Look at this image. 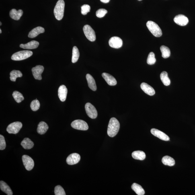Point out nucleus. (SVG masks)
I'll use <instances>...</instances> for the list:
<instances>
[{"label":"nucleus","mask_w":195,"mask_h":195,"mask_svg":"<svg viewBox=\"0 0 195 195\" xmlns=\"http://www.w3.org/2000/svg\"><path fill=\"white\" fill-rule=\"evenodd\" d=\"M102 76L109 85L115 86L117 84V81L115 78L112 75L106 73L102 74Z\"/></svg>","instance_id":"obj_17"},{"label":"nucleus","mask_w":195,"mask_h":195,"mask_svg":"<svg viewBox=\"0 0 195 195\" xmlns=\"http://www.w3.org/2000/svg\"><path fill=\"white\" fill-rule=\"evenodd\" d=\"M40 103L37 99L33 101L30 104V107L32 110L34 112L38 110L40 107Z\"/></svg>","instance_id":"obj_34"},{"label":"nucleus","mask_w":195,"mask_h":195,"mask_svg":"<svg viewBox=\"0 0 195 195\" xmlns=\"http://www.w3.org/2000/svg\"><path fill=\"white\" fill-rule=\"evenodd\" d=\"M132 157L134 159L142 161L145 159L146 155L143 151H136L133 152Z\"/></svg>","instance_id":"obj_25"},{"label":"nucleus","mask_w":195,"mask_h":195,"mask_svg":"<svg viewBox=\"0 0 195 195\" xmlns=\"http://www.w3.org/2000/svg\"><path fill=\"white\" fill-rule=\"evenodd\" d=\"M0 23H1V25H2V23H1V22H0Z\"/></svg>","instance_id":"obj_42"},{"label":"nucleus","mask_w":195,"mask_h":195,"mask_svg":"<svg viewBox=\"0 0 195 195\" xmlns=\"http://www.w3.org/2000/svg\"><path fill=\"white\" fill-rule=\"evenodd\" d=\"M71 126L72 127L77 130H87L89 129L87 123L81 120H74L72 122Z\"/></svg>","instance_id":"obj_7"},{"label":"nucleus","mask_w":195,"mask_h":195,"mask_svg":"<svg viewBox=\"0 0 195 195\" xmlns=\"http://www.w3.org/2000/svg\"><path fill=\"white\" fill-rule=\"evenodd\" d=\"M33 54L30 51H21L13 54L11 56V59L15 61H20L30 57Z\"/></svg>","instance_id":"obj_4"},{"label":"nucleus","mask_w":195,"mask_h":195,"mask_svg":"<svg viewBox=\"0 0 195 195\" xmlns=\"http://www.w3.org/2000/svg\"><path fill=\"white\" fill-rule=\"evenodd\" d=\"M80 53L79 49L76 46H74L73 50L72 62L73 63H75L79 59Z\"/></svg>","instance_id":"obj_31"},{"label":"nucleus","mask_w":195,"mask_h":195,"mask_svg":"<svg viewBox=\"0 0 195 195\" xmlns=\"http://www.w3.org/2000/svg\"><path fill=\"white\" fill-rule=\"evenodd\" d=\"M21 145L25 149H30L34 147V144L29 138H25L21 142Z\"/></svg>","instance_id":"obj_24"},{"label":"nucleus","mask_w":195,"mask_h":195,"mask_svg":"<svg viewBox=\"0 0 195 195\" xmlns=\"http://www.w3.org/2000/svg\"><path fill=\"white\" fill-rule=\"evenodd\" d=\"M68 90L65 85L60 86L58 89V97L62 102H64L67 98Z\"/></svg>","instance_id":"obj_15"},{"label":"nucleus","mask_w":195,"mask_h":195,"mask_svg":"<svg viewBox=\"0 0 195 195\" xmlns=\"http://www.w3.org/2000/svg\"><path fill=\"white\" fill-rule=\"evenodd\" d=\"M81 12L82 14L85 15L87 14V13L90 11V7L87 5H84L81 7Z\"/></svg>","instance_id":"obj_36"},{"label":"nucleus","mask_w":195,"mask_h":195,"mask_svg":"<svg viewBox=\"0 0 195 195\" xmlns=\"http://www.w3.org/2000/svg\"><path fill=\"white\" fill-rule=\"evenodd\" d=\"M23 164L25 168L28 171H30L34 168V161L29 156L24 155L22 157Z\"/></svg>","instance_id":"obj_9"},{"label":"nucleus","mask_w":195,"mask_h":195,"mask_svg":"<svg viewBox=\"0 0 195 195\" xmlns=\"http://www.w3.org/2000/svg\"><path fill=\"white\" fill-rule=\"evenodd\" d=\"M160 78L162 82L166 86H168L170 84V80L169 79L168 77V75L166 72H163L161 74Z\"/></svg>","instance_id":"obj_27"},{"label":"nucleus","mask_w":195,"mask_h":195,"mask_svg":"<svg viewBox=\"0 0 195 195\" xmlns=\"http://www.w3.org/2000/svg\"><path fill=\"white\" fill-rule=\"evenodd\" d=\"M85 109L87 114L90 118L94 119L98 116L97 111L94 106L90 103H87L85 105Z\"/></svg>","instance_id":"obj_8"},{"label":"nucleus","mask_w":195,"mask_h":195,"mask_svg":"<svg viewBox=\"0 0 195 195\" xmlns=\"http://www.w3.org/2000/svg\"><path fill=\"white\" fill-rule=\"evenodd\" d=\"M22 123L20 122H13L7 126V131L9 134H17L22 128Z\"/></svg>","instance_id":"obj_6"},{"label":"nucleus","mask_w":195,"mask_h":195,"mask_svg":"<svg viewBox=\"0 0 195 195\" xmlns=\"http://www.w3.org/2000/svg\"><path fill=\"white\" fill-rule=\"evenodd\" d=\"M44 68L42 66L38 65L32 68V71L33 75L35 79L38 80H41L42 77L41 74L43 72Z\"/></svg>","instance_id":"obj_11"},{"label":"nucleus","mask_w":195,"mask_h":195,"mask_svg":"<svg viewBox=\"0 0 195 195\" xmlns=\"http://www.w3.org/2000/svg\"><path fill=\"white\" fill-rule=\"evenodd\" d=\"M12 96L17 103H20L24 100V97L23 94L18 91H14L13 93Z\"/></svg>","instance_id":"obj_32"},{"label":"nucleus","mask_w":195,"mask_h":195,"mask_svg":"<svg viewBox=\"0 0 195 195\" xmlns=\"http://www.w3.org/2000/svg\"><path fill=\"white\" fill-rule=\"evenodd\" d=\"M83 31L85 36L89 41L93 42L96 40V35L94 31L90 25H85L83 27Z\"/></svg>","instance_id":"obj_5"},{"label":"nucleus","mask_w":195,"mask_h":195,"mask_svg":"<svg viewBox=\"0 0 195 195\" xmlns=\"http://www.w3.org/2000/svg\"><path fill=\"white\" fill-rule=\"evenodd\" d=\"M107 11L105 9H100L98 10L96 12V16L99 18H102L106 15Z\"/></svg>","instance_id":"obj_37"},{"label":"nucleus","mask_w":195,"mask_h":195,"mask_svg":"<svg viewBox=\"0 0 195 195\" xmlns=\"http://www.w3.org/2000/svg\"><path fill=\"white\" fill-rule=\"evenodd\" d=\"M80 156L77 153H73L68 156L66 162L68 165H73L76 164L80 160Z\"/></svg>","instance_id":"obj_12"},{"label":"nucleus","mask_w":195,"mask_h":195,"mask_svg":"<svg viewBox=\"0 0 195 195\" xmlns=\"http://www.w3.org/2000/svg\"><path fill=\"white\" fill-rule=\"evenodd\" d=\"M108 43L111 47L115 48H121L123 44L122 39L118 37H112L109 40Z\"/></svg>","instance_id":"obj_10"},{"label":"nucleus","mask_w":195,"mask_h":195,"mask_svg":"<svg viewBox=\"0 0 195 195\" xmlns=\"http://www.w3.org/2000/svg\"><path fill=\"white\" fill-rule=\"evenodd\" d=\"M65 3L63 0H58L54 9V14L58 20H60L64 16Z\"/></svg>","instance_id":"obj_2"},{"label":"nucleus","mask_w":195,"mask_h":195,"mask_svg":"<svg viewBox=\"0 0 195 195\" xmlns=\"http://www.w3.org/2000/svg\"><path fill=\"white\" fill-rule=\"evenodd\" d=\"M10 79L12 81L15 82L16 81L17 78L22 77L23 74L20 71L17 70H13L10 73Z\"/></svg>","instance_id":"obj_29"},{"label":"nucleus","mask_w":195,"mask_h":195,"mask_svg":"<svg viewBox=\"0 0 195 195\" xmlns=\"http://www.w3.org/2000/svg\"><path fill=\"white\" fill-rule=\"evenodd\" d=\"M0 188L2 191L8 195H12L13 194L10 188L4 181H0Z\"/></svg>","instance_id":"obj_23"},{"label":"nucleus","mask_w":195,"mask_h":195,"mask_svg":"<svg viewBox=\"0 0 195 195\" xmlns=\"http://www.w3.org/2000/svg\"><path fill=\"white\" fill-rule=\"evenodd\" d=\"M100 1L103 3H107L110 2V0H100Z\"/></svg>","instance_id":"obj_39"},{"label":"nucleus","mask_w":195,"mask_h":195,"mask_svg":"<svg viewBox=\"0 0 195 195\" xmlns=\"http://www.w3.org/2000/svg\"><path fill=\"white\" fill-rule=\"evenodd\" d=\"M151 133L154 136L159 138L160 139L165 141H168L170 139L169 136L162 132L156 129H152Z\"/></svg>","instance_id":"obj_13"},{"label":"nucleus","mask_w":195,"mask_h":195,"mask_svg":"<svg viewBox=\"0 0 195 195\" xmlns=\"http://www.w3.org/2000/svg\"><path fill=\"white\" fill-rule=\"evenodd\" d=\"M6 142L4 137L2 135H0V150L1 151L5 149L6 147Z\"/></svg>","instance_id":"obj_38"},{"label":"nucleus","mask_w":195,"mask_h":195,"mask_svg":"<svg viewBox=\"0 0 195 195\" xmlns=\"http://www.w3.org/2000/svg\"><path fill=\"white\" fill-rule=\"evenodd\" d=\"M174 21L176 24L181 26H184L188 24L189 20L184 15H179L175 16Z\"/></svg>","instance_id":"obj_14"},{"label":"nucleus","mask_w":195,"mask_h":195,"mask_svg":"<svg viewBox=\"0 0 195 195\" xmlns=\"http://www.w3.org/2000/svg\"><path fill=\"white\" fill-rule=\"evenodd\" d=\"M44 29L43 27H38L32 29L29 33L28 37L30 38H34L37 36L39 34L44 32Z\"/></svg>","instance_id":"obj_18"},{"label":"nucleus","mask_w":195,"mask_h":195,"mask_svg":"<svg viewBox=\"0 0 195 195\" xmlns=\"http://www.w3.org/2000/svg\"><path fill=\"white\" fill-rule=\"evenodd\" d=\"M147 28L154 36L157 37H160L162 35V32L158 25L153 21H149L146 23Z\"/></svg>","instance_id":"obj_3"},{"label":"nucleus","mask_w":195,"mask_h":195,"mask_svg":"<svg viewBox=\"0 0 195 195\" xmlns=\"http://www.w3.org/2000/svg\"><path fill=\"white\" fill-rule=\"evenodd\" d=\"M160 50L163 58H166L170 56L171 51L168 47L165 46H162L161 47Z\"/></svg>","instance_id":"obj_30"},{"label":"nucleus","mask_w":195,"mask_h":195,"mask_svg":"<svg viewBox=\"0 0 195 195\" xmlns=\"http://www.w3.org/2000/svg\"><path fill=\"white\" fill-rule=\"evenodd\" d=\"M141 88L144 92L150 96H152L155 94L154 89L147 83H142L141 85Z\"/></svg>","instance_id":"obj_16"},{"label":"nucleus","mask_w":195,"mask_h":195,"mask_svg":"<svg viewBox=\"0 0 195 195\" xmlns=\"http://www.w3.org/2000/svg\"><path fill=\"white\" fill-rule=\"evenodd\" d=\"M39 43L36 41H32L26 44H21L20 45L21 48L26 49H33L37 48Z\"/></svg>","instance_id":"obj_20"},{"label":"nucleus","mask_w":195,"mask_h":195,"mask_svg":"<svg viewBox=\"0 0 195 195\" xmlns=\"http://www.w3.org/2000/svg\"><path fill=\"white\" fill-rule=\"evenodd\" d=\"M120 127V123L118 120L115 118H111L108 124L107 134L110 137H114L118 134Z\"/></svg>","instance_id":"obj_1"},{"label":"nucleus","mask_w":195,"mask_h":195,"mask_svg":"<svg viewBox=\"0 0 195 195\" xmlns=\"http://www.w3.org/2000/svg\"><path fill=\"white\" fill-rule=\"evenodd\" d=\"M48 129V126L45 122H41L38 125L37 132L40 134H44L46 133Z\"/></svg>","instance_id":"obj_22"},{"label":"nucleus","mask_w":195,"mask_h":195,"mask_svg":"<svg viewBox=\"0 0 195 195\" xmlns=\"http://www.w3.org/2000/svg\"><path fill=\"white\" fill-rule=\"evenodd\" d=\"M55 194V195H66V193L63 188L60 186L57 185L56 186L54 190Z\"/></svg>","instance_id":"obj_35"},{"label":"nucleus","mask_w":195,"mask_h":195,"mask_svg":"<svg viewBox=\"0 0 195 195\" xmlns=\"http://www.w3.org/2000/svg\"><path fill=\"white\" fill-rule=\"evenodd\" d=\"M162 162L164 165L172 166L175 164V161L173 158L168 156H165L162 159Z\"/></svg>","instance_id":"obj_28"},{"label":"nucleus","mask_w":195,"mask_h":195,"mask_svg":"<svg viewBox=\"0 0 195 195\" xmlns=\"http://www.w3.org/2000/svg\"><path fill=\"white\" fill-rule=\"evenodd\" d=\"M138 1H142V0H138Z\"/></svg>","instance_id":"obj_41"},{"label":"nucleus","mask_w":195,"mask_h":195,"mask_svg":"<svg viewBox=\"0 0 195 195\" xmlns=\"http://www.w3.org/2000/svg\"><path fill=\"white\" fill-rule=\"evenodd\" d=\"M2 31L1 29H0V34H2Z\"/></svg>","instance_id":"obj_40"},{"label":"nucleus","mask_w":195,"mask_h":195,"mask_svg":"<svg viewBox=\"0 0 195 195\" xmlns=\"http://www.w3.org/2000/svg\"><path fill=\"white\" fill-rule=\"evenodd\" d=\"M156 62L155 54L153 52H150L147 60V63L149 65H153Z\"/></svg>","instance_id":"obj_33"},{"label":"nucleus","mask_w":195,"mask_h":195,"mask_svg":"<svg viewBox=\"0 0 195 195\" xmlns=\"http://www.w3.org/2000/svg\"><path fill=\"white\" fill-rule=\"evenodd\" d=\"M132 189L138 195H144L145 194V191L141 185L134 183L132 185Z\"/></svg>","instance_id":"obj_26"},{"label":"nucleus","mask_w":195,"mask_h":195,"mask_svg":"<svg viewBox=\"0 0 195 195\" xmlns=\"http://www.w3.org/2000/svg\"><path fill=\"white\" fill-rule=\"evenodd\" d=\"M86 79L90 88L94 91H96L97 89L96 83L92 76L87 74L86 75Z\"/></svg>","instance_id":"obj_21"},{"label":"nucleus","mask_w":195,"mask_h":195,"mask_svg":"<svg viewBox=\"0 0 195 195\" xmlns=\"http://www.w3.org/2000/svg\"><path fill=\"white\" fill-rule=\"evenodd\" d=\"M23 13L22 10L19 9V10L17 11L15 9H13L10 11L9 15L12 19L16 20H18L22 16Z\"/></svg>","instance_id":"obj_19"}]
</instances>
